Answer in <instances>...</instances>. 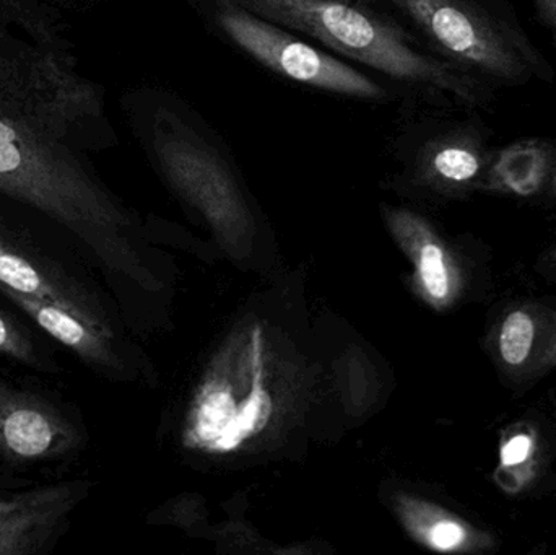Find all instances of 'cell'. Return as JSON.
I'll return each mask as SVG.
<instances>
[{"label":"cell","mask_w":556,"mask_h":555,"mask_svg":"<svg viewBox=\"0 0 556 555\" xmlns=\"http://www.w3.org/2000/svg\"><path fill=\"white\" fill-rule=\"evenodd\" d=\"M0 293L12 300L29 318L35 319L36 325L42 331L48 332L51 338L61 342L65 348L72 349L81 357H91L97 354L100 344H98L97 335L91 329L93 326L88 325L74 313L52 305V303L2 289V287H0Z\"/></svg>","instance_id":"30bf717a"},{"label":"cell","mask_w":556,"mask_h":555,"mask_svg":"<svg viewBox=\"0 0 556 555\" xmlns=\"http://www.w3.org/2000/svg\"><path fill=\"white\" fill-rule=\"evenodd\" d=\"M254 383L247 403L238 409L233 422L224 430L220 439L211 446L215 452H231L238 449L244 440L256 436L269 422L273 414V401L263 388V367H261V336L260 329L253 336Z\"/></svg>","instance_id":"4fadbf2b"},{"label":"cell","mask_w":556,"mask_h":555,"mask_svg":"<svg viewBox=\"0 0 556 555\" xmlns=\"http://www.w3.org/2000/svg\"><path fill=\"white\" fill-rule=\"evenodd\" d=\"M534 5L556 41V0H534Z\"/></svg>","instance_id":"ac0fdd59"},{"label":"cell","mask_w":556,"mask_h":555,"mask_svg":"<svg viewBox=\"0 0 556 555\" xmlns=\"http://www.w3.org/2000/svg\"><path fill=\"white\" fill-rule=\"evenodd\" d=\"M496 362L516 380L542 377L556 367V310L522 303L503 313L495 329Z\"/></svg>","instance_id":"277c9868"},{"label":"cell","mask_w":556,"mask_h":555,"mask_svg":"<svg viewBox=\"0 0 556 555\" xmlns=\"http://www.w3.org/2000/svg\"><path fill=\"white\" fill-rule=\"evenodd\" d=\"M61 429L51 416L39 409L38 403L23 404L0 420L2 445L20 458H38L55 443Z\"/></svg>","instance_id":"8fae6325"},{"label":"cell","mask_w":556,"mask_h":555,"mask_svg":"<svg viewBox=\"0 0 556 555\" xmlns=\"http://www.w3.org/2000/svg\"><path fill=\"white\" fill-rule=\"evenodd\" d=\"M29 403H36V401L25 400V394L20 393L15 388H10V384L3 383L0 380V420L3 419L7 413L15 409V407Z\"/></svg>","instance_id":"e0dca14e"},{"label":"cell","mask_w":556,"mask_h":555,"mask_svg":"<svg viewBox=\"0 0 556 555\" xmlns=\"http://www.w3.org/2000/svg\"><path fill=\"white\" fill-rule=\"evenodd\" d=\"M0 354L33 367L41 364L36 345L3 315H0Z\"/></svg>","instance_id":"9a60e30c"},{"label":"cell","mask_w":556,"mask_h":555,"mask_svg":"<svg viewBox=\"0 0 556 555\" xmlns=\"http://www.w3.org/2000/svg\"><path fill=\"white\" fill-rule=\"evenodd\" d=\"M425 152V166L431 178L441 185L466 188L485 175L486 159L482 147L469 137L437 140Z\"/></svg>","instance_id":"9c48e42d"},{"label":"cell","mask_w":556,"mask_h":555,"mask_svg":"<svg viewBox=\"0 0 556 555\" xmlns=\"http://www.w3.org/2000/svg\"><path fill=\"white\" fill-rule=\"evenodd\" d=\"M13 133L0 123V173L15 172L22 163V155L12 143Z\"/></svg>","instance_id":"2e32d148"},{"label":"cell","mask_w":556,"mask_h":555,"mask_svg":"<svg viewBox=\"0 0 556 555\" xmlns=\"http://www.w3.org/2000/svg\"><path fill=\"white\" fill-rule=\"evenodd\" d=\"M547 260L548 263H551V266L554 267V269L556 270V247L554 248V250H551Z\"/></svg>","instance_id":"d6986e66"},{"label":"cell","mask_w":556,"mask_h":555,"mask_svg":"<svg viewBox=\"0 0 556 555\" xmlns=\"http://www.w3.org/2000/svg\"><path fill=\"white\" fill-rule=\"evenodd\" d=\"M551 188H552V191H554L556 194V166L554 169H552Z\"/></svg>","instance_id":"ffe728a7"},{"label":"cell","mask_w":556,"mask_h":555,"mask_svg":"<svg viewBox=\"0 0 556 555\" xmlns=\"http://www.w3.org/2000/svg\"><path fill=\"white\" fill-rule=\"evenodd\" d=\"M541 437L531 424H515L500 440V465L493 481L505 494L519 495L531 488L539 475Z\"/></svg>","instance_id":"ba28073f"},{"label":"cell","mask_w":556,"mask_h":555,"mask_svg":"<svg viewBox=\"0 0 556 555\" xmlns=\"http://www.w3.org/2000/svg\"><path fill=\"white\" fill-rule=\"evenodd\" d=\"M405 234L412 238L417 250L418 279L428 299L438 306L450 305L460 287L459 270L441 241L428 230L427 225L405 215L402 218Z\"/></svg>","instance_id":"52a82bcc"},{"label":"cell","mask_w":556,"mask_h":555,"mask_svg":"<svg viewBox=\"0 0 556 555\" xmlns=\"http://www.w3.org/2000/svg\"><path fill=\"white\" fill-rule=\"evenodd\" d=\"M554 169V149L544 140L509 143L486 166L483 185L490 191L515 198L539 194Z\"/></svg>","instance_id":"8992f818"},{"label":"cell","mask_w":556,"mask_h":555,"mask_svg":"<svg viewBox=\"0 0 556 555\" xmlns=\"http://www.w3.org/2000/svg\"><path fill=\"white\" fill-rule=\"evenodd\" d=\"M418 530L431 550L440 553H492L498 541L489 531L440 510L420 512Z\"/></svg>","instance_id":"7c38bea8"},{"label":"cell","mask_w":556,"mask_h":555,"mask_svg":"<svg viewBox=\"0 0 556 555\" xmlns=\"http://www.w3.org/2000/svg\"><path fill=\"white\" fill-rule=\"evenodd\" d=\"M261 18L307 33L389 77L450 91L466 101L472 85L450 65L417 51L404 33L349 0H235Z\"/></svg>","instance_id":"6da1fadb"},{"label":"cell","mask_w":556,"mask_h":555,"mask_svg":"<svg viewBox=\"0 0 556 555\" xmlns=\"http://www.w3.org/2000/svg\"><path fill=\"white\" fill-rule=\"evenodd\" d=\"M399 3L456 61L505 81L522 80L531 72L534 64L531 46L467 0H399Z\"/></svg>","instance_id":"7a4b0ae2"},{"label":"cell","mask_w":556,"mask_h":555,"mask_svg":"<svg viewBox=\"0 0 556 555\" xmlns=\"http://www.w3.org/2000/svg\"><path fill=\"white\" fill-rule=\"evenodd\" d=\"M0 287L61 306L90 326V308L71 273L38 250L0 237Z\"/></svg>","instance_id":"5b68a950"},{"label":"cell","mask_w":556,"mask_h":555,"mask_svg":"<svg viewBox=\"0 0 556 555\" xmlns=\"http://www.w3.org/2000/svg\"><path fill=\"white\" fill-rule=\"evenodd\" d=\"M238 407L228 391H211L202 401L195 416L194 436L199 442L214 445L224 430L233 422Z\"/></svg>","instance_id":"5bb4252c"},{"label":"cell","mask_w":556,"mask_h":555,"mask_svg":"<svg viewBox=\"0 0 556 555\" xmlns=\"http://www.w3.org/2000/svg\"><path fill=\"white\" fill-rule=\"evenodd\" d=\"M217 22L235 45L283 77L346 97L372 100L384 94L362 72L281 31L235 0H218Z\"/></svg>","instance_id":"3957f363"}]
</instances>
